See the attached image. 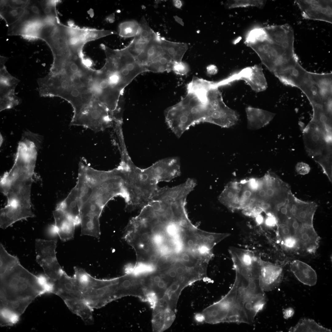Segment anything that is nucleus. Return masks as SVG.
<instances>
[{
	"instance_id": "obj_27",
	"label": "nucleus",
	"mask_w": 332,
	"mask_h": 332,
	"mask_svg": "<svg viewBox=\"0 0 332 332\" xmlns=\"http://www.w3.org/2000/svg\"><path fill=\"white\" fill-rule=\"evenodd\" d=\"M290 269L297 279L304 284L310 286L315 285L317 282L315 271L306 263L298 260L292 261Z\"/></svg>"
},
{
	"instance_id": "obj_5",
	"label": "nucleus",
	"mask_w": 332,
	"mask_h": 332,
	"mask_svg": "<svg viewBox=\"0 0 332 332\" xmlns=\"http://www.w3.org/2000/svg\"><path fill=\"white\" fill-rule=\"evenodd\" d=\"M294 41L293 29L284 24L271 28L266 39L247 44L275 75L298 59L294 51Z\"/></svg>"
},
{
	"instance_id": "obj_38",
	"label": "nucleus",
	"mask_w": 332,
	"mask_h": 332,
	"mask_svg": "<svg viewBox=\"0 0 332 332\" xmlns=\"http://www.w3.org/2000/svg\"><path fill=\"white\" fill-rule=\"evenodd\" d=\"M266 1L263 0H229L225 3L227 8L255 6L259 8L263 7Z\"/></svg>"
},
{
	"instance_id": "obj_14",
	"label": "nucleus",
	"mask_w": 332,
	"mask_h": 332,
	"mask_svg": "<svg viewBox=\"0 0 332 332\" xmlns=\"http://www.w3.org/2000/svg\"><path fill=\"white\" fill-rule=\"evenodd\" d=\"M8 58L0 57V111L11 109L21 102L15 94V89L19 80L7 71L5 63Z\"/></svg>"
},
{
	"instance_id": "obj_45",
	"label": "nucleus",
	"mask_w": 332,
	"mask_h": 332,
	"mask_svg": "<svg viewBox=\"0 0 332 332\" xmlns=\"http://www.w3.org/2000/svg\"><path fill=\"white\" fill-rule=\"evenodd\" d=\"M294 309L291 307H289L284 309L283 311V317L285 319H287L292 316L294 314Z\"/></svg>"
},
{
	"instance_id": "obj_41",
	"label": "nucleus",
	"mask_w": 332,
	"mask_h": 332,
	"mask_svg": "<svg viewBox=\"0 0 332 332\" xmlns=\"http://www.w3.org/2000/svg\"><path fill=\"white\" fill-rule=\"evenodd\" d=\"M25 9L35 17L43 19L46 17L38 1L29 0Z\"/></svg>"
},
{
	"instance_id": "obj_39",
	"label": "nucleus",
	"mask_w": 332,
	"mask_h": 332,
	"mask_svg": "<svg viewBox=\"0 0 332 332\" xmlns=\"http://www.w3.org/2000/svg\"><path fill=\"white\" fill-rule=\"evenodd\" d=\"M148 42L136 36L126 47L129 52L136 58L142 52Z\"/></svg>"
},
{
	"instance_id": "obj_34",
	"label": "nucleus",
	"mask_w": 332,
	"mask_h": 332,
	"mask_svg": "<svg viewBox=\"0 0 332 332\" xmlns=\"http://www.w3.org/2000/svg\"><path fill=\"white\" fill-rule=\"evenodd\" d=\"M288 332H330L331 331L320 325L313 319L303 318L300 319L294 326L290 327Z\"/></svg>"
},
{
	"instance_id": "obj_52",
	"label": "nucleus",
	"mask_w": 332,
	"mask_h": 332,
	"mask_svg": "<svg viewBox=\"0 0 332 332\" xmlns=\"http://www.w3.org/2000/svg\"><path fill=\"white\" fill-rule=\"evenodd\" d=\"M143 249L145 250H148L149 249L148 246V245H145L144 246Z\"/></svg>"
},
{
	"instance_id": "obj_25",
	"label": "nucleus",
	"mask_w": 332,
	"mask_h": 332,
	"mask_svg": "<svg viewBox=\"0 0 332 332\" xmlns=\"http://www.w3.org/2000/svg\"><path fill=\"white\" fill-rule=\"evenodd\" d=\"M56 208L64 212L73 221L76 225L80 224V207L77 185L72 189L66 198L57 205Z\"/></svg>"
},
{
	"instance_id": "obj_13",
	"label": "nucleus",
	"mask_w": 332,
	"mask_h": 332,
	"mask_svg": "<svg viewBox=\"0 0 332 332\" xmlns=\"http://www.w3.org/2000/svg\"><path fill=\"white\" fill-rule=\"evenodd\" d=\"M56 239H37L35 241L36 260L42 268L45 276L53 282L58 279L64 270L56 256Z\"/></svg>"
},
{
	"instance_id": "obj_44",
	"label": "nucleus",
	"mask_w": 332,
	"mask_h": 332,
	"mask_svg": "<svg viewBox=\"0 0 332 332\" xmlns=\"http://www.w3.org/2000/svg\"><path fill=\"white\" fill-rule=\"evenodd\" d=\"M295 168L297 172L299 174L302 175L308 174L310 169L308 164L303 162L298 163Z\"/></svg>"
},
{
	"instance_id": "obj_12",
	"label": "nucleus",
	"mask_w": 332,
	"mask_h": 332,
	"mask_svg": "<svg viewBox=\"0 0 332 332\" xmlns=\"http://www.w3.org/2000/svg\"><path fill=\"white\" fill-rule=\"evenodd\" d=\"M119 277L99 279L93 277L89 286L82 293V298L93 309L101 308L117 299Z\"/></svg>"
},
{
	"instance_id": "obj_3",
	"label": "nucleus",
	"mask_w": 332,
	"mask_h": 332,
	"mask_svg": "<svg viewBox=\"0 0 332 332\" xmlns=\"http://www.w3.org/2000/svg\"><path fill=\"white\" fill-rule=\"evenodd\" d=\"M0 310L20 315L37 297L52 293L53 284L45 275H36L17 257L0 268Z\"/></svg>"
},
{
	"instance_id": "obj_36",
	"label": "nucleus",
	"mask_w": 332,
	"mask_h": 332,
	"mask_svg": "<svg viewBox=\"0 0 332 332\" xmlns=\"http://www.w3.org/2000/svg\"><path fill=\"white\" fill-rule=\"evenodd\" d=\"M74 269L73 277L82 293L88 286L93 277L81 268L75 267Z\"/></svg>"
},
{
	"instance_id": "obj_7",
	"label": "nucleus",
	"mask_w": 332,
	"mask_h": 332,
	"mask_svg": "<svg viewBox=\"0 0 332 332\" xmlns=\"http://www.w3.org/2000/svg\"><path fill=\"white\" fill-rule=\"evenodd\" d=\"M127 184L129 195L127 206L143 207L152 200L159 187L148 168L141 169L132 162L130 157L125 160Z\"/></svg>"
},
{
	"instance_id": "obj_15",
	"label": "nucleus",
	"mask_w": 332,
	"mask_h": 332,
	"mask_svg": "<svg viewBox=\"0 0 332 332\" xmlns=\"http://www.w3.org/2000/svg\"><path fill=\"white\" fill-rule=\"evenodd\" d=\"M305 19L332 23V0H295Z\"/></svg>"
},
{
	"instance_id": "obj_2",
	"label": "nucleus",
	"mask_w": 332,
	"mask_h": 332,
	"mask_svg": "<svg viewBox=\"0 0 332 332\" xmlns=\"http://www.w3.org/2000/svg\"><path fill=\"white\" fill-rule=\"evenodd\" d=\"M37 156V152L31 148H18L13 167L1 178V191L6 197L7 203L0 212L11 220L35 216L30 197Z\"/></svg>"
},
{
	"instance_id": "obj_35",
	"label": "nucleus",
	"mask_w": 332,
	"mask_h": 332,
	"mask_svg": "<svg viewBox=\"0 0 332 332\" xmlns=\"http://www.w3.org/2000/svg\"><path fill=\"white\" fill-rule=\"evenodd\" d=\"M139 23L136 21L132 20L121 23L119 26V34L123 38L135 37L137 32Z\"/></svg>"
},
{
	"instance_id": "obj_17",
	"label": "nucleus",
	"mask_w": 332,
	"mask_h": 332,
	"mask_svg": "<svg viewBox=\"0 0 332 332\" xmlns=\"http://www.w3.org/2000/svg\"><path fill=\"white\" fill-rule=\"evenodd\" d=\"M196 184L194 179L189 178L184 183L174 187L159 188L152 200H160L169 203L186 201L188 195L194 189Z\"/></svg>"
},
{
	"instance_id": "obj_37",
	"label": "nucleus",
	"mask_w": 332,
	"mask_h": 332,
	"mask_svg": "<svg viewBox=\"0 0 332 332\" xmlns=\"http://www.w3.org/2000/svg\"><path fill=\"white\" fill-rule=\"evenodd\" d=\"M157 34L150 27L145 18L143 16L139 23V28L136 36L142 39L149 41Z\"/></svg>"
},
{
	"instance_id": "obj_49",
	"label": "nucleus",
	"mask_w": 332,
	"mask_h": 332,
	"mask_svg": "<svg viewBox=\"0 0 332 332\" xmlns=\"http://www.w3.org/2000/svg\"><path fill=\"white\" fill-rule=\"evenodd\" d=\"M149 235L147 233H143L141 235V239L144 241H148L149 239Z\"/></svg>"
},
{
	"instance_id": "obj_9",
	"label": "nucleus",
	"mask_w": 332,
	"mask_h": 332,
	"mask_svg": "<svg viewBox=\"0 0 332 332\" xmlns=\"http://www.w3.org/2000/svg\"><path fill=\"white\" fill-rule=\"evenodd\" d=\"M207 97L206 113L204 122L226 128L237 123L239 120V114L225 104L218 88L211 86L208 91Z\"/></svg>"
},
{
	"instance_id": "obj_22",
	"label": "nucleus",
	"mask_w": 332,
	"mask_h": 332,
	"mask_svg": "<svg viewBox=\"0 0 332 332\" xmlns=\"http://www.w3.org/2000/svg\"><path fill=\"white\" fill-rule=\"evenodd\" d=\"M241 71L242 80L245 81L253 90L259 92L267 89V81L260 65L247 67Z\"/></svg>"
},
{
	"instance_id": "obj_47",
	"label": "nucleus",
	"mask_w": 332,
	"mask_h": 332,
	"mask_svg": "<svg viewBox=\"0 0 332 332\" xmlns=\"http://www.w3.org/2000/svg\"><path fill=\"white\" fill-rule=\"evenodd\" d=\"M208 71L210 73H213L215 72L217 70V67L214 65H210L207 68Z\"/></svg>"
},
{
	"instance_id": "obj_10",
	"label": "nucleus",
	"mask_w": 332,
	"mask_h": 332,
	"mask_svg": "<svg viewBox=\"0 0 332 332\" xmlns=\"http://www.w3.org/2000/svg\"><path fill=\"white\" fill-rule=\"evenodd\" d=\"M304 141L308 155L316 162L332 157V134L323 127L310 122L303 131Z\"/></svg>"
},
{
	"instance_id": "obj_6",
	"label": "nucleus",
	"mask_w": 332,
	"mask_h": 332,
	"mask_svg": "<svg viewBox=\"0 0 332 332\" xmlns=\"http://www.w3.org/2000/svg\"><path fill=\"white\" fill-rule=\"evenodd\" d=\"M184 97L165 111L166 122L178 138L191 126L204 122L206 112L207 97L187 91Z\"/></svg>"
},
{
	"instance_id": "obj_8",
	"label": "nucleus",
	"mask_w": 332,
	"mask_h": 332,
	"mask_svg": "<svg viewBox=\"0 0 332 332\" xmlns=\"http://www.w3.org/2000/svg\"><path fill=\"white\" fill-rule=\"evenodd\" d=\"M290 193L288 184L274 173L268 172L258 179L254 198L261 210L272 213L287 201Z\"/></svg>"
},
{
	"instance_id": "obj_11",
	"label": "nucleus",
	"mask_w": 332,
	"mask_h": 332,
	"mask_svg": "<svg viewBox=\"0 0 332 332\" xmlns=\"http://www.w3.org/2000/svg\"><path fill=\"white\" fill-rule=\"evenodd\" d=\"M115 122L107 108L95 100L78 115L73 117L70 125L81 126L98 132L113 126Z\"/></svg>"
},
{
	"instance_id": "obj_21",
	"label": "nucleus",
	"mask_w": 332,
	"mask_h": 332,
	"mask_svg": "<svg viewBox=\"0 0 332 332\" xmlns=\"http://www.w3.org/2000/svg\"><path fill=\"white\" fill-rule=\"evenodd\" d=\"M146 290L144 280L127 278L119 277L117 292V299L127 296H133L146 302Z\"/></svg>"
},
{
	"instance_id": "obj_19",
	"label": "nucleus",
	"mask_w": 332,
	"mask_h": 332,
	"mask_svg": "<svg viewBox=\"0 0 332 332\" xmlns=\"http://www.w3.org/2000/svg\"><path fill=\"white\" fill-rule=\"evenodd\" d=\"M283 279V269L280 266L262 260L259 279L260 286L264 291L278 288Z\"/></svg>"
},
{
	"instance_id": "obj_42",
	"label": "nucleus",
	"mask_w": 332,
	"mask_h": 332,
	"mask_svg": "<svg viewBox=\"0 0 332 332\" xmlns=\"http://www.w3.org/2000/svg\"><path fill=\"white\" fill-rule=\"evenodd\" d=\"M172 71L177 74L184 75L189 71V67L187 64L182 61L174 62Z\"/></svg>"
},
{
	"instance_id": "obj_32",
	"label": "nucleus",
	"mask_w": 332,
	"mask_h": 332,
	"mask_svg": "<svg viewBox=\"0 0 332 332\" xmlns=\"http://www.w3.org/2000/svg\"><path fill=\"white\" fill-rule=\"evenodd\" d=\"M174 62L168 55L164 52L147 65L145 68L146 72H169L172 70Z\"/></svg>"
},
{
	"instance_id": "obj_29",
	"label": "nucleus",
	"mask_w": 332,
	"mask_h": 332,
	"mask_svg": "<svg viewBox=\"0 0 332 332\" xmlns=\"http://www.w3.org/2000/svg\"><path fill=\"white\" fill-rule=\"evenodd\" d=\"M70 310L79 316L86 325L94 323L93 309L82 298H75L64 302Z\"/></svg>"
},
{
	"instance_id": "obj_43",
	"label": "nucleus",
	"mask_w": 332,
	"mask_h": 332,
	"mask_svg": "<svg viewBox=\"0 0 332 332\" xmlns=\"http://www.w3.org/2000/svg\"><path fill=\"white\" fill-rule=\"evenodd\" d=\"M29 0H6L7 4L13 8H25Z\"/></svg>"
},
{
	"instance_id": "obj_46",
	"label": "nucleus",
	"mask_w": 332,
	"mask_h": 332,
	"mask_svg": "<svg viewBox=\"0 0 332 332\" xmlns=\"http://www.w3.org/2000/svg\"><path fill=\"white\" fill-rule=\"evenodd\" d=\"M194 319L198 323H201L205 322V317L202 313L196 314L195 315Z\"/></svg>"
},
{
	"instance_id": "obj_26",
	"label": "nucleus",
	"mask_w": 332,
	"mask_h": 332,
	"mask_svg": "<svg viewBox=\"0 0 332 332\" xmlns=\"http://www.w3.org/2000/svg\"><path fill=\"white\" fill-rule=\"evenodd\" d=\"M245 110L247 127L252 130L259 129L267 125L275 115L273 113L250 106L246 108Z\"/></svg>"
},
{
	"instance_id": "obj_48",
	"label": "nucleus",
	"mask_w": 332,
	"mask_h": 332,
	"mask_svg": "<svg viewBox=\"0 0 332 332\" xmlns=\"http://www.w3.org/2000/svg\"><path fill=\"white\" fill-rule=\"evenodd\" d=\"M173 2L174 5L176 8H180L182 6V2L180 0H174Z\"/></svg>"
},
{
	"instance_id": "obj_40",
	"label": "nucleus",
	"mask_w": 332,
	"mask_h": 332,
	"mask_svg": "<svg viewBox=\"0 0 332 332\" xmlns=\"http://www.w3.org/2000/svg\"><path fill=\"white\" fill-rule=\"evenodd\" d=\"M46 17L58 15L56 10L57 5L61 2L60 0L38 1Z\"/></svg>"
},
{
	"instance_id": "obj_16",
	"label": "nucleus",
	"mask_w": 332,
	"mask_h": 332,
	"mask_svg": "<svg viewBox=\"0 0 332 332\" xmlns=\"http://www.w3.org/2000/svg\"><path fill=\"white\" fill-rule=\"evenodd\" d=\"M148 168L153 177L158 183L169 182L179 176L181 173L179 158L168 157L159 160Z\"/></svg>"
},
{
	"instance_id": "obj_4",
	"label": "nucleus",
	"mask_w": 332,
	"mask_h": 332,
	"mask_svg": "<svg viewBox=\"0 0 332 332\" xmlns=\"http://www.w3.org/2000/svg\"><path fill=\"white\" fill-rule=\"evenodd\" d=\"M235 278L228 293L213 303L222 322L253 323L257 314L264 308L267 298L259 279L251 274L235 271Z\"/></svg>"
},
{
	"instance_id": "obj_50",
	"label": "nucleus",
	"mask_w": 332,
	"mask_h": 332,
	"mask_svg": "<svg viewBox=\"0 0 332 332\" xmlns=\"http://www.w3.org/2000/svg\"><path fill=\"white\" fill-rule=\"evenodd\" d=\"M174 18L176 21L183 26L184 25V23L182 21V20L180 18H179L177 16H175L174 17Z\"/></svg>"
},
{
	"instance_id": "obj_51",
	"label": "nucleus",
	"mask_w": 332,
	"mask_h": 332,
	"mask_svg": "<svg viewBox=\"0 0 332 332\" xmlns=\"http://www.w3.org/2000/svg\"><path fill=\"white\" fill-rule=\"evenodd\" d=\"M157 259L156 256L155 255H151L149 258V259L150 261L152 262H154L156 261Z\"/></svg>"
},
{
	"instance_id": "obj_1",
	"label": "nucleus",
	"mask_w": 332,
	"mask_h": 332,
	"mask_svg": "<svg viewBox=\"0 0 332 332\" xmlns=\"http://www.w3.org/2000/svg\"><path fill=\"white\" fill-rule=\"evenodd\" d=\"M96 70L91 67L83 52H71L53 61L48 74L38 81L43 97H58L70 103L76 115L96 100L93 91Z\"/></svg>"
},
{
	"instance_id": "obj_23",
	"label": "nucleus",
	"mask_w": 332,
	"mask_h": 332,
	"mask_svg": "<svg viewBox=\"0 0 332 332\" xmlns=\"http://www.w3.org/2000/svg\"><path fill=\"white\" fill-rule=\"evenodd\" d=\"M294 238L298 248L309 253L314 252L318 247V236L313 225L303 224L295 234Z\"/></svg>"
},
{
	"instance_id": "obj_24",
	"label": "nucleus",
	"mask_w": 332,
	"mask_h": 332,
	"mask_svg": "<svg viewBox=\"0 0 332 332\" xmlns=\"http://www.w3.org/2000/svg\"><path fill=\"white\" fill-rule=\"evenodd\" d=\"M53 214L56 232L61 240L65 241L72 239L76 226L73 221L60 209L56 208Z\"/></svg>"
},
{
	"instance_id": "obj_30",
	"label": "nucleus",
	"mask_w": 332,
	"mask_h": 332,
	"mask_svg": "<svg viewBox=\"0 0 332 332\" xmlns=\"http://www.w3.org/2000/svg\"><path fill=\"white\" fill-rule=\"evenodd\" d=\"M161 38L157 34L150 40L142 52L136 58L145 68L153 59L164 52L161 45Z\"/></svg>"
},
{
	"instance_id": "obj_31",
	"label": "nucleus",
	"mask_w": 332,
	"mask_h": 332,
	"mask_svg": "<svg viewBox=\"0 0 332 332\" xmlns=\"http://www.w3.org/2000/svg\"><path fill=\"white\" fill-rule=\"evenodd\" d=\"M161 45L164 52L174 62L182 61V59L188 49L187 44L167 40L161 38Z\"/></svg>"
},
{
	"instance_id": "obj_33",
	"label": "nucleus",
	"mask_w": 332,
	"mask_h": 332,
	"mask_svg": "<svg viewBox=\"0 0 332 332\" xmlns=\"http://www.w3.org/2000/svg\"><path fill=\"white\" fill-rule=\"evenodd\" d=\"M25 8H13L8 6L6 0H0V17L8 26L18 21L24 13Z\"/></svg>"
},
{
	"instance_id": "obj_20",
	"label": "nucleus",
	"mask_w": 332,
	"mask_h": 332,
	"mask_svg": "<svg viewBox=\"0 0 332 332\" xmlns=\"http://www.w3.org/2000/svg\"><path fill=\"white\" fill-rule=\"evenodd\" d=\"M52 293L57 295L64 301L75 298H82V292L73 277L64 271L59 277L52 282Z\"/></svg>"
},
{
	"instance_id": "obj_28",
	"label": "nucleus",
	"mask_w": 332,
	"mask_h": 332,
	"mask_svg": "<svg viewBox=\"0 0 332 332\" xmlns=\"http://www.w3.org/2000/svg\"><path fill=\"white\" fill-rule=\"evenodd\" d=\"M175 312L169 308L153 309L152 324L154 332H162L169 327L175 318Z\"/></svg>"
},
{
	"instance_id": "obj_18",
	"label": "nucleus",
	"mask_w": 332,
	"mask_h": 332,
	"mask_svg": "<svg viewBox=\"0 0 332 332\" xmlns=\"http://www.w3.org/2000/svg\"><path fill=\"white\" fill-rule=\"evenodd\" d=\"M287 205L290 216L294 218L303 224L313 225L314 215L317 207L316 203L300 200L291 192L289 195Z\"/></svg>"
}]
</instances>
